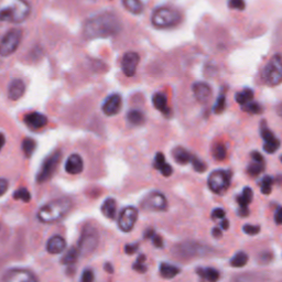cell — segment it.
<instances>
[{"instance_id": "cell-39", "label": "cell", "mask_w": 282, "mask_h": 282, "mask_svg": "<svg viewBox=\"0 0 282 282\" xmlns=\"http://www.w3.org/2000/svg\"><path fill=\"white\" fill-rule=\"evenodd\" d=\"M272 184H274V179L271 177L267 176L261 180L260 186H261V193L262 194H270L272 191Z\"/></svg>"}, {"instance_id": "cell-57", "label": "cell", "mask_w": 282, "mask_h": 282, "mask_svg": "<svg viewBox=\"0 0 282 282\" xmlns=\"http://www.w3.org/2000/svg\"><path fill=\"white\" fill-rule=\"evenodd\" d=\"M105 270H106L107 272H109V274H113V272H114V268H113V266L110 265V263L107 262L106 265H105Z\"/></svg>"}, {"instance_id": "cell-8", "label": "cell", "mask_w": 282, "mask_h": 282, "mask_svg": "<svg viewBox=\"0 0 282 282\" xmlns=\"http://www.w3.org/2000/svg\"><path fill=\"white\" fill-rule=\"evenodd\" d=\"M140 206L147 212H165L168 209V201L161 192L154 191L143 198Z\"/></svg>"}, {"instance_id": "cell-1", "label": "cell", "mask_w": 282, "mask_h": 282, "mask_svg": "<svg viewBox=\"0 0 282 282\" xmlns=\"http://www.w3.org/2000/svg\"><path fill=\"white\" fill-rule=\"evenodd\" d=\"M122 22L114 13L105 12L87 20L84 26V33L88 39L109 38L120 32Z\"/></svg>"}, {"instance_id": "cell-52", "label": "cell", "mask_w": 282, "mask_h": 282, "mask_svg": "<svg viewBox=\"0 0 282 282\" xmlns=\"http://www.w3.org/2000/svg\"><path fill=\"white\" fill-rule=\"evenodd\" d=\"M222 235V230L219 227H214L212 230V236L215 238H221Z\"/></svg>"}, {"instance_id": "cell-19", "label": "cell", "mask_w": 282, "mask_h": 282, "mask_svg": "<svg viewBox=\"0 0 282 282\" xmlns=\"http://www.w3.org/2000/svg\"><path fill=\"white\" fill-rule=\"evenodd\" d=\"M25 92H26V85L24 83V80L16 78L11 80L10 85H9L8 97L10 98L11 101H18L19 98L24 96Z\"/></svg>"}, {"instance_id": "cell-49", "label": "cell", "mask_w": 282, "mask_h": 282, "mask_svg": "<svg viewBox=\"0 0 282 282\" xmlns=\"http://www.w3.org/2000/svg\"><path fill=\"white\" fill-rule=\"evenodd\" d=\"M132 269L140 272V274H145V272L147 271V266L143 265V262H136L135 265L132 266Z\"/></svg>"}, {"instance_id": "cell-43", "label": "cell", "mask_w": 282, "mask_h": 282, "mask_svg": "<svg viewBox=\"0 0 282 282\" xmlns=\"http://www.w3.org/2000/svg\"><path fill=\"white\" fill-rule=\"evenodd\" d=\"M95 279V276H94V272L92 269H85L80 277V282H94Z\"/></svg>"}, {"instance_id": "cell-22", "label": "cell", "mask_w": 282, "mask_h": 282, "mask_svg": "<svg viewBox=\"0 0 282 282\" xmlns=\"http://www.w3.org/2000/svg\"><path fill=\"white\" fill-rule=\"evenodd\" d=\"M116 211H117L116 201L113 198L106 199L102 205V213L104 214V216L108 219H115Z\"/></svg>"}, {"instance_id": "cell-46", "label": "cell", "mask_w": 282, "mask_h": 282, "mask_svg": "<svg viewBox=\"0 0 282 282\" xmlns=\"http://www.w3.org/2000/svg\"><path fill=\"white\" fill-rule=\"evenodd\" d=\"M211 216L213 219H221V218H224L225 217V211H224L223 208H215L214 211L212 212L211 214Z\"/></svg>"}, {"instance_id": "cell-31", "label": "cell", "mask_w": 282, "mask_h": 282, "mask_svg": "<svg viewBox=\"0 0 282 282\" xmlns=\"http://www.w3.org/2000/svg\"><path fill=\"white\" fill-rule=\"evenodd\" d=\"M236 102L238 103L239 105H245L247 104V103L252 102L253 98H254V91H252L250 88H245L244 91H241L239 93L236 94Z\"/></svg>"}, {"instance_id": "cell-23", "label": "cell", "mask_w": 282, "mask_h": 282, "mask_svg": "<svg viewBox=\"0 0 282 282\" xmlns=\"http://www.w3.org/2000/svg\"><path fill=\"white\" fill-rule=\"evenodd\" d=\"M198 275L207 282H217L219 280V272L214 268H198Z\"/></svg>"}, {"instance_id": "cell-9", "label": "cell", "mask_w": 282, "mask_h": 282, "mask_svg": "<svg viewBox=\"0 0 282 282\" xmlns=\"http://www.w3.org/2000/svg\"><path fill=\"white\" fill-rule=\"evenodd\" d=\"M207 184L215 194H223L231 185V173L225 170H215L209 174Z\"/></svg>"}, {"instance_id": "cell-40", "label": "cell", "mask_w": 282, "mask_h": 282, "mask_svg": "<svg viewBox=\"0 0 282 282\" xmlns=\"http://www.w3.org/2000/svg\"><path fill=\"white\" fill-rule=\"evenodd\" d=\"M225 107H226L225 94L222 93V94H219L217 101H216V103H215V105H214L213 110H214L215 114H221V113H223L224 109H225Z\"/></svg>"}, {"instance_id": "cell-14", "label": "cell", "mask_w": 282, "mask_h": 282, "mask_svg": "<svg viewBox=\"0 0 282 282\" xmlns=\"http://www.w3.org/2000/svg\"><path fill=\"white\" fill-rule=\"evenodd\" d=\"M139 54L136 52H127L125 53L123 59H122V71L124 72V74L128 76V77H131L136 74L137 66L139 64Z\"/></svg>"}, {"instance_id": "cell-32", "label": "cell", "mask_w": 282, "mask_h": 282, "mask_svg": "<svg viewBox=\"0 0 282 282\" xmlns=\"http://www.w3.org/2000/svg\"><path fill=\"white\" fill-rule=\"evenodd\" d=\"M248 255L244 252H238L231 259V266L235 268H241L247 265Z\"/></svg>"}, {"instance_id": "cell-25", "label": "cell", "mask_w": 282, "mask_h": 282, "mask_svg": "<svg viewBox=\"0 0 282 282\" xmlns=\"http://www.w3.org/2000/svg\"><path fill=\"white\" fill-rule=\"evenodd\" d=\"M172 155H173V159L180 164L189 163L191 161V158H192L190 152L185 150L184 148H182V147L174 148L173 151H172Z\"/></svg>"}, {"instance_id": "cell-15", "label": "cell", "mask_w": 282, "mask_h": 282, "mask_svg": "<svg viewBox=\"0 0 282 282\" xmlns=\"http://www.w3.org/2000/svg\"><path fill=\"white\" fill-rule=\"evenodd\" d=\"M123 100L122 96L119 94H113V95L108 96L105 100L104 104L102 106L103 113L106 116H115L119 113V110L122 109Z\"/></svg>"}, {"instance_id": "cell-34", "label": "cell", "mask_w": 282, "mask_h": 282, "mask_svg": "<svg viewBox=\"0 0 282 282\" xmlns=\"http://www.w3.org/2000/svg\"><path fill=\"white\" fill-rule=\"evenodd\" d=\"M265 162H256V161H253L252 164L248 165L247 172L249 176L252 177H257L259 174L263 172L265 170Z\"/></svg>"}, {"instance_id": "cell-33", "label": "cell", "mask_w": 282, "mask_h": 282, "mask_svg": "<svg viewBox=\"0 0 282 282\" xmlns=\"http://www.w3.org/2000/svg\"><path fill=\"white\" fill-rule=\"evenodd\" d=\"M35 147H37V143H35L33 139H31V138H26V139L22 141V150H24V154H26V156H28V158L32 155L35 150Z\"/></svg>"}, {"instance_id": "cell-28", "label": "cell", "mask_w": 282, "mask_h": 282, "mask_svg": "<svg viewBox=\"0 0 282 282\" xmlns=\"http://www.w3.org/2000/svg\"><path fill=\"white\" fill-rule=\"evenodd\" d=\"M127 120L132 126H140L145 123V115L138 109H132L127 115Z\"/></svg>"}, {"instance_id": "cell-20", "label": "cell", "mask_w": 282, "mask_h": 282, "mask_svg": "<svg viewBox=\"0 0 282 282\" xmlns=\"http://www.w3.org/2000/svg\"><path fill=\"white\" fill-rule=\"evenodd\" d=\"M65 248H66V241L63 237L60 235L52 236L47 243V250L49 254L52 255L61 254L62 252H64Z\"/></svg>"}, {"instance_id": "cell-38", "label": "cell", "mask_w": 282, "mask_h": 282, "mask_svg": "<svg viewBox=\"0 0 282 282\" xmlns=\"http://www.w3.org/2000/svg\"><path fill=\"white\" fill-rule=\"evenodd\" d=\"M13 199L15 200H20L22 202L28 203L31 201V194L30 192L26 189V187H22V189L17 190L13 194Z\"/></svg>"}, {"instance_id": "cell-3", "label": "cell", "mask_w": 282, "mask_h": 282, "mask_svg": "<svg viewBox=\"0 0 282 282\" xmlns=\"http://www.w3.org/2000/svg\"><path fill=\"white\" fill-rule=\"evenodd\" d=\"M72 208V201L68 198L53 200L44 204L37 214L38 219L43 224H52L59 222Z\"/></svg>"}, {"instance_id": "cell-4", "label": "cell", "mask_w": 282, "mask_h": 282, "mask_svg": "<svg viewBox=\"0 0 282 282\" xmlns=\"http://www.w3.org/2000/svg\"><path fill=\"white\" fill-rule=\"evenodd\" d=\"M213 249L204 244L196 243V241H183L181 244L174 245L171 253L174 257L182 259H190L195 257H204L211 255Z\"/></svg>"}, {"instance_id": "cell-18", "label": "cell", "mask_w": 282, "mask_h": 282, "mask_svg": "<svg viewBox=\"0 0 282 282\" xmlns=\"http://www.w3.org/2000/svg\"><path fill=\"white\" fill-rule=\"evenodd\" d=\"M25 123L26 124V126H29L31 129H41L44 126H47L48 118L43 114L34 111V113L26 115Z\"/></svg>"}, {"instance_id": "cell-51", "label": "cell", "mask_w": 282, "mask_h": 282, "mask_svg": "<svg viewBox=\"0 0 282 282\" xmlns=\"http://www.w3.org/2000/svg\"><path fill=\"white\" fill-rule=\"evenodd\" d=\"M275 221L277 223V225H280L281 222H282V212H281L280 206L277 207V211L275 213Z\"/></svg>"}, {"instance_id": "cell-42", "label": "cell", "mask_w": 282, "mask_h": 282, "mask_svg": "<svg viewBox=\"0 0 282 282\" xmlns=\"http://www.w3.org/2000/svg\"><path fill=\"white\" fill-rule=\"evenodd\" d=\"M243 231L245 234H247L249 236H255L257 235L259 231H260V227L258 225H252V224H246L243 227Z\"/></svg>"}, {"instance_id": "cell-30", "label": "cell", "mask_w": 282, "mask_h": 282, "mask_svg": "<svg viewBox=\"0 0 282 282\" xmlns=\"http://www.w3.org/2000/svg\"><path fill=\"white\" fill-rule=\"evenodd\" d=\"M79 250L78 248L76 247H72L71 249H69L68 252L65 253V255L61 259V263H63V265H73L74 262H76L77 260L78 257H79Z\"/></svg>"}, {"instance_id": "cell-27", "label": "cell", "mask_w": 282, "mask_h": 282, "mask_svg": "<svg viewBox=\"0 0 282 282\" xmlns=\"http://www.w3.org/2000/svg\"><path fill=\"white\" fill-rule=\"evenodd\" d=\"M123 4L133 15H139L143 11V3L141 0H123Z\"/></svg>"}, {"instance_id": "cell-56", "label": "cell", "mask_w": 282, "mask_h": 282, "mask_svg": "<svg viewBox=\"0 0 282 282\" xmlns=\"http://www.w3.org/2000/svg\"><path fill=\"white\" fill-rule=\"evenodd\" d=\"M154 235V230H148L146 232H145V238H151L152 236Z\"/></svg>"}, {"instance_id": "cell-16", "label": "cell", "mask_w": 282, "mask_h": 282, "mask_svg": "<svg viewBox=\"0 0 282 282\" xmlns=\"http://www.w3.org/2000/svg\"><path fill=\"white\" fill-rule=\"evenodd\" d=\"M193 93L194 96L198 102L202 103V104H205L209 101V98L212 96V88L207 83L204 82H198L193 84Z\"/></svg>"}, {"instance_id": "cell-44", "label": "cell", "mask_w": 282, "mask_h": 282, "mask_svg": "<svg viewBox=\"0 0 282 282\" xmlns=\"http://www.w3.org/2000/svg\"><path fill=\"white\" fill-rule=\"evenodd\" d=\"M228 7L231 9H237V10H244L246 3L244 0H230L228 1Z\"/></svg>"}, {"instance_id": "cell-29", "label": "cell", "mask_w": 282, "mask_h": 282, "mask_svg": "<svg viewBox=\"0 0 282 282\" xmlns=\"http://www.w3.org/2000/svg\"><path fill=\"white\" fill-rule=\"evenodd\" d=\"M253 190L250 187H245L241 192V194L237 196V202H238L240 207H248V205L253 201Z\"/></svg>"}, {"instance_id": "cell-47", "label": "cell", "mask_w": 282, "mask_h": 282, "mask_svg": "<svg viewBox=\"0 0 282 282\" xmlns=\"http://www.w3.org/2000/svg\"><path fill=\"white\" fill-rule=\"evenodd\" d=\"M8 186H9V183L6 179L0 178V196H2L4 193H6L8 190Z\"/></svg>"}, {"instance_id": "cell-50", "label": "cell", "mask_w": 282, "mask_h": 282, "mask_svg": "<svg viewBox=\"0 0 282 282\" xmlns=\"http://www.w3.org/2000/svg\"><path fill=\"white\" fill-rule=\"evenodd\" d=\"M252 158H253V161H256V162H265L263 156L257 151L252 152Z\"/></svg>"}, {"instance_id": "cell-13", "label": "cell", "mask_w": 282, "mask_h": 282, "mask_svg": "<svg viewBox=\"0 0 282 282\" xmlns=\"http://www.w3.org/2000/svg\"><path fill=\"white\" fill-rule=\"evenodd\" d=\"M139 212L133 206H126L122 209L118 216L119 230L124 232H129L135 227Z\"/></svg>"}, {"instance_id": "cell-6", "label": "cell", "mask_w": 282, "mask_h": 282, "mask_svg": "<svg viewBox=\"0 0 282 282\" xmlns=\"http://www.w3.org/2000/svg\"><path fill=\"white\" fill-rule=\"evenodd\" d=\"M261 77L267 85L269 86H277L281 83L282 79V66H281V55L277 53L276 55L269 61L261 72Z\"/></svg>"}, {"instance_id": "cell-41", "label": "cell", "mask_w": 282, "mask_h": 282, "mask_svg": "<svg viewBox=\"0 0 282 282\" xmlns=\"http://www.w3.org/2000/svg\"><path fill=\"white\" fill-rule=\"evenodd\" d=\"M191 162H192V165H193V169L195 170L196 172H204L205 170H206V164H205V162H203L202 160H200L199 158H196V156H192L191 158Z\"/></svg>"}, {"instance_id": "cell-35", "label": "cell", "mask_w": 282, "mask_h": 282, "mask_svg": "<svg viewBox=\"0 0 282 282\" xmlns=\"http://www.w3.org/2000/svg\"><path fill=\"white\" fill-rule=\"evenodd\" d=\"M241 108L243 110L247 111L249 114H253V115H258V114H261L263 109H262V106L260 104H258L256 102H249L247 104H245L241 106Z\"/></svg>"}, {"instance_id": "cell-55", "label": "cell", "mask_w": 282, "mask_h": 282, "mask_svg": "<svg viewBox=\"0 0 282 282\" xmlns=\"http://www.w3.org/2000/svg\"><path fill=\"white\" fill-rule=\"evenodd\" d=\"M4 143H6V137H4L3 133L0 132V150L2 149V147L4 146Z\"/></svg>"}, {"instance_id": "cell-11", "label": "cell", "mask_w": 282, "mask_h": 282, "mask_svg": "<svg viewBox=\"0 0 282 282\" xmlns=\"http://www.w3.org/2000/svg\"><path fill=\"white\" fill-rule=\"evenodd\" d=\"M98 232L92 226H86L78 239V250L80 255H88L97 248Z\"/></svg>"}, {"instance_id": "cell-21", "label": "cell", "mask_w": 282, "mask_h": 282, "mask_svg": "<svg viewBox=\"0 0 282 282\" xmlns=\"http://www.w3.org/2000/svg\"><path fill=\"white\" fill-rule=\"evenodd\" d=\"M154 168L156 170H159L161 174H162V176L165 178H168L172 174V167L165 162L164 155H163V154H161V152H158V154H156V155H155Z\"/></svg>"}, {"instance_id": "cell-58", "label": "cell", "mask_w": 282, "mask_h": 282, "mask_svg": "<svg viewBox=\"0 0 282 282\" xmlns=\"http://www.w3.org/2000/svg\"><path fill=\"white\" fill-rule=\"evenodd\" d=\"M145 259H146V256H145V255H141V256L138 257L137 262H145Z\"/></svg>"}, {"instance_id": "cell-53", "label": "cell", "mask_w": 282, "mask_h": 282, "mask_svg": "<svg viewBox=\"0 0 282 282\" xmlns=\"http://www.w3.org/2000/svg\"><path fill=\"white\" fill-rule=\"evenodd\" d=\"M238 214L240 215L241 217H247L249 215V211H248V207H240Z\"/></svg>"}, {"instance_id": "cell-2", "label": "cell", "mask_w": 282, "mask_h": 282, "mask_svg": "<svg viewBox=\"0 0 282 282\" xmlns=\"http://www.w3.org/2000/svg\"><path fill=\"white\" fill-rule=\"evenodd\" d=\"M30 12L31 7L26 0H0V21L21 24Z\"/></svg>"}, {"instance_id": "cell-37", "label": "cell", "mask_w": 282, "mask_h": 282, "mask_svg": "<svg viewBox=\"0 0 282 282\" xmlns=\"http://www.w3.org/2000/svg\"><path fill=\"white\" fill-rule=\"evenodd\" d=\"M213 155H214V158L218 160V161H223L224 159L226 158V155H227V149H226V147L222 145V143H218V145H216L214 147V149H213Z\"/></svg>"}, {"instance_id": "cell-17", "label": "cell", "mask_w": 282, "mask_h": 282, "mask_svg": "<svg viewBox=\"0 0 282 282\" xmlns=\"http://www.w3.org/2000/svg\"><path fill=\"white\" fill-rule=\"evenodd\" d=\"M84 169V162L82 156L77 154H71L65 162V171L72 176L82 173Z\"/></svg>"}, {"instance_id": "cell-36", "label": "cell", "mask_w": 282, "mask_h": 282, "mask_svg": "<svg viewBox=\"0 0 282 282\" xmlns=\"http://www.w3.org/2000/svg\"><path fill=\"white\" fill-rule=\"evenodd\" d=\"M279 148L280 140L277 139V138L269 141H265V143H263V150H265L267 154H275L276 151L279 150Z\"/></svg>"}, {"instance_id": "cell-26", "label": "cell", "mask_w": 282, "mask_h": 282, "mask_svg": "<svg viewBox=\"0 0 282 282\" xmlns=\"http://www.w3.org/2000/svg\"><path fill=\"white\" fill-rule=\"evenodd\" d=\"M179 272H180V269H179L177 266L170 265V263L167 262H162L160 265V275L165 279L174 278Z\"/></svg>"}, {"instance_id": "cell-24", "label": "cell", "mask_w": 282, "mask_h": 282, "mask_svg": "<svg viewBox=\"0 0 282 282\" xmlns=\"http://www.w3.org/2000/svg\"><path fill=\"white\" fill-rule=\"evenodd\" d=\"M152 103L156 109L162 111L163 114L167 115L169 113L168 107V98L162 93H155L154 97H152Z\"/></svg>"}, {"instance_id": "cell-54", "label": "cell", "mask_w": 282, "mask_h": 282, "mask_svg": "<svg viewBox=\"0 0 282 282\" xmlns=\"http://www.w3.org/2000/svg\"><path fill=\"white\" fill-rule=\"evenodd\" d=\"M219 228L224 231H227L228 228H230V222H228L227 219H223V221L221 222V226H219Z\"/></svg>"}, {"instance_id": "cell-48", "label": "cell", "mask_w": 282, "mask_h": 282, "mask_svg": "<svg viewBox=\"0 0 282 282\" xmlns=\"http://www.w3.org/2000/svg\"><path fill=\"white\" fill-rule=\"evenodd\" d=\"M151 239L152 241H154V245L155 246V247H158V248H161L163 246V240H162V237L159 236V235H156L155 232H154V235L151 237Z\"/></svg>"}, {"instance_id": "cell-45", "label": "cell", "mask_w": 282, "mask_h": 282, "mask_svg": "<svg viewBox=\"0 0 282 282\" xmlns=\"http://www.w3.org/2000/svg\"><path fill=\"white\" fill-rule=\"evenodd\" d=\"M138 249H139V245L138 244H128L125 246V253L127 255H132L135 254L136 252H138Z\"/></svg>"}, {"instance_id": "cell-5", "label": "cell", "mask_w": 282, "mask_h": 282, "mask_svg": "<svg viewBox=\"0 0 282 282\" xmlns=\"http://www.w3.org/2000/svg\"><path fill=\"white\" fill-rule=\"evenodd\" d=\"M151 21L155 28H171L181 21V15L172 8L160 7L154 10Z\"/></svg>"}, {"instance_id": "cell-7", "label": "cell", "mask_w": 282, "mask_h": 282, "mask_svg": "<svg viewBox=\"0 0 282 282\" xmlns=\"http://www.w3.org/2000/svg\"><path fill=\"white\" fill-rule=\"evenodd\" d=\"M22 39V30L15 28L9 30L0 41V55L9 56L13 54L19 48Z\"/></svg>"}, {"instance_id": "cell-10", "label": "cell", "mask_w": 282, "mask_h": 282, "mask_svg": "<svg viewBox=\"0 0 282 282\" xmlns=\"http://www.w3.org/2000/svg\"><path fill=\"white\" fill-rule=\"evenodd\" d=\"M61 158H62V152L60 150L54 151L53 154L49 155L48 158H46L38 172L37 176L38 183H44L50 180L53 174H54L57 165L60 163Z\"/></svg>"}, {"instance_id": "cell-12", "label": "cell", "mask_w": 282, "mask_h": 282, "mask_svg": "<svg viewBox=\"0 0 282 282\" xmlns=\"http://www.w3.org/2000/svg\"><path fill=\"white\" fill-rule=\"evenodd\" d=\"M0 282H39V280L32 271L22 268H12L4 272Z\"/></svg>"}]
</instances>
